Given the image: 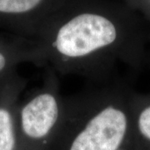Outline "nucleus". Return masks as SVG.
<instances>
[{"label":"nucleus","instance_id":"nucleus-1","mask_svg":"<svg viewBox=\"0 0 150 150\" xmlns=\"http://www.w3.org/2000/svg\"><path fill=\"white\" fill-rule=\"evenodd\" d=\"M109 0H73L42 26L36 39L47 66L104 83L114 62L129 56L127 29Z\"/></svg>","mask_w":150,"mask_h":150},{"label":"nucleus","instance_id":"nucleus-2","mask_svg":"<svg viewBox=\"0 0 150 150\" xmlns=\"http://www.w3.org/2000/svg\"><path fill=\"white\" fill-rule=\"evenodd\" d=\"M117 88L100 83L66 97L58 150H122L131 132V112Z\"/></svg>","mask_w":150,"mask_h":150},{"label":"nucleus","instance_id":"nucleus-3","mask_svg":"<svg viewBox=\"0 0 150 150\" xmlns=\"http://www.w3.org/2000/svg\"><path fill=\"white\" fill-rule=\"evenodd\" d=\"M66 97L60 93L57 72L45 67L43 80L17 113L18 150H46L53 146L64 123Z\"/></svg>","mask_w":150,"mask_h":150},{"label":"nucleus","instance_id":"nucleus-4","mask_svg":"<svg viewBox=\"0 0 150 150\" xmlns=\"http://www.w3.org/2000/svg\"><path fill=\"white\" fill-rule=\"evenodd\" d=\"M73 0H0V25L35 38L44 23Z\"/></svg>","mask_w":150,"mask_h":150},{"label":"nucleus","instance_id":"nucleus-5","mask_svg":"<svg viewBox=\"0 0 150 150\" xmlns=\"http://www.w3.org/2000/svg\"><path fill=\"white\" fill-rule=\"evenodd\" d=\"M23 87V81L14 79L8 85L6 102L0 103V150H18L17 118L12 110V101Z\"/></svg>","mask_w":150,"mask_h":150},{"label":"nucleus","instance_id":"nucleus-6","mask_svg":"<svg viewBox=\"0 0 150 150\" xmlns=\"http://www.w3.org/2000/svg\"><path fill=\"white\" fill-rule=\"evenodd\" d=\"M135 108L134 112H131V127L143 142L150 144V102H144Z\"/></svg>","mask_w":150,"mask_h":150},{"label":"nucleus","instance_id":"nucleus-7","mask_svg":"<svg viewBox=\"0 0 150 150\" xmlns=\"http://www.w3.org/2000/svg\"><path fill=\"white\" fill-rule=\"evenodd\" d=\"M149 4H150V0H149Z\"/></svg>","mask_w":150,"mask_h":150}]
</instances>
